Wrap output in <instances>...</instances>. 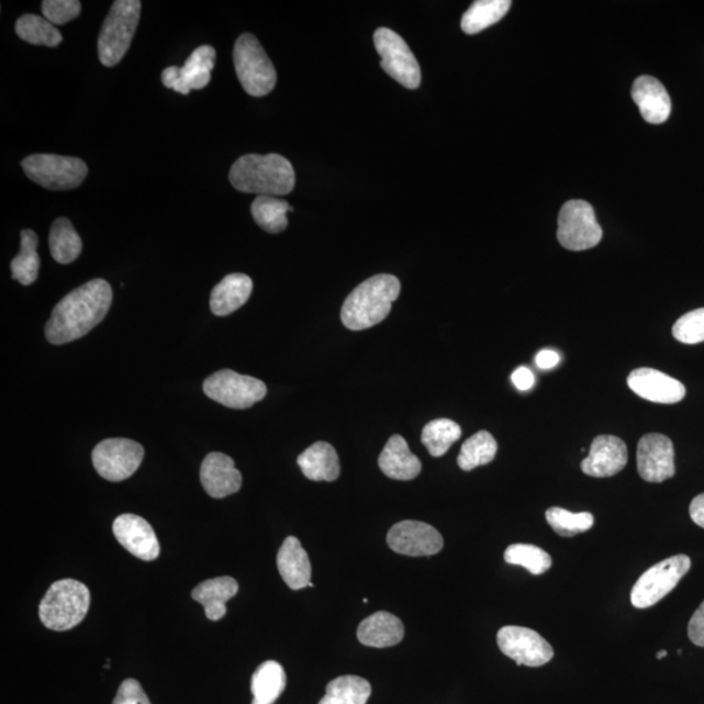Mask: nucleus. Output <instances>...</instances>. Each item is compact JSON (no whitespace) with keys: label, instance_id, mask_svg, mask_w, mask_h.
I'll list each match as a JSON object with an SVG mask.
<instances>
[{"label":"nucleus","instance_id":"1","mask_svg":"<svg viewBox=\"0 0 704 704\" xmlns=\"http://www.w3.org/2000/svg\"><path fill=\"white\" fill-rule=\"evenodd\" d=\"M113 303V290L108 281H89L75 289L55 305L45 329L48 343H74L99 325Z\"/></svg>","mask_w":704,"mask_h":704},{"label":"nucleus","instance_id":"2","mask_svg":"<svg viewBox=\"0 0 704 704\" xmlns=\"http://www.w3.org/2000/svg\"><path fill=\"white\" fill-rule=\"evenodd\" d=\"M228 179L235 190L257 197H284L295 187L294 167L276 153L241 157L232 166Z\"/></svg>","mask_w":704,"mask_h":704},{"label":"nucleus","instance_id":"3","mask_svg":"<svg viewBox=\"0 0 704 704\" xmlns=\"http://www.w3.org/2000/svg\"><path fill=\"white\" fill-rule=\"evenodd\" d=\"M400 292L401 282L392 275L368 278L347 297L340 310V320L347 329L354 332L378 325L388 317Z\"/></svg>","mask_w":704,"mask_h":704},{"label":"nucleus","instance_id":"4","mask_svg":"<svg viewBox=\"0 0 704 704\" xmlns=\"http://www.w3.org/2000/svg\"><path fill=\"white\" fill-rule=\"evenodd\" d=\"M90 606V591L75 580L54 582L40 604V619L47 629L67 632L86 618Z\"/></svg>","mask_w":704,"mask_h":704},{"label":"nucleus","instance_id":"5","mask_svg":"<svg viewBox=\"0 0 704 704\" xmlns=\"http://www.w3.org/2000/svg\"><path fill=\"white\" fill-rule=\"evenodd\" d=\"M142 2L116 0L103 21L99 37V57L104 67H114L128 52L141 21Z\"/></svg>","mask_w":704,"mask_h":704},{"label":"nucleus","instance_id":"6","mask_svg":"<svg viewBox=\"0 0 704 704\" xmlns=\"http://www.w3.org/2000/svg\"><path fill=\"white\" fill-rule=\"evenodd\" d=\"M234 66L243 89L249 96L264 97L275 89L276 68L254 34L244 33L235 42Z\"/></svg>","mask_w":704,"mask_h":704},{"label":"nucleus","instance_id":"7","mask_svg":"<svg viewBox=\"0 0 704 704\" xmlns=\"http://www.w3.org/2000/svg\"><path fill=\"white\" fill-rule=\"evenodd\" d=\"M25 176L46 190L66 191L81 186L88 166L80 158L58 155H32L23 163Z\"/></svg>","mask_w":704,"mask_h":704},{"label":"nucleus","instance_id":"8","mask_svg":"<svg viewBox=\"0 0 704 704\" xmlns=\"http://www.w3.org/2000/svg\"><path fill=\"white\" fill-rule=\"evenodd\" d=\"M690 568H692V560L686 555L672 556L653 565L634 584L632 604L638 610L650 608L658 604L675 589Z\"/></svg>","mask_w":704,"mask_h":704},{"label":"nucleus","instance_id":"9","mask_svg":"<svg viewBox=\"0 0 704 704\" xmlns=\"http://www.w3.org/2000/svg\"><path fill=\"white\" fill-rule=\"evenodd\" d=\"M202 389L209 399L235 410L253 407L268 393L261 380L236 373L232 369H222L209 376Z\"/></svg>","mask_w":704,"mask_h":704},{"label":"nucleus","instance_id":"10","mask_svg":"<svg viewBox=\"0 0 704 704\" xmlns=\"http://www.w3.org/2000/svg\"><path fill=\"white\" fill-rule=\"evenodd\" d=\"M557 238L563 248L585 250L594 248L603 238L594 208L582 200L568 201L561 208Z\"/></svg>","mask_w":704,"mask_h":704},{"label":"nucleus","instance_id":"11","mask_svg":"<svg viewBox=\"0 0 704 704\" xmlns=\"http://www.w3.org/2000/svg\"><path fill=\"white\" fill-rule=\"evenodd\" d=\"M373 41L376 51L381 57L383 71L404 88H420L422 82L421 66L406 42L388 27H380L376 31Z\"/></svg>","mask_w":704,"mask_h":704},{"label":"nucleus","instance_id":"12","mask_svg":"<svg viewBox=\"0 0 704 704\" xmlns=\"http://www.w3.org/2000/svg\"><path fill=\"white\" fill-rule=\"evenodd\" d=\"M143 459V446L130 438H108L92 452L96 471L109 482H123L134 476Z\"/></svg>","mask_w":704,"mask_h":704},{"label":"nucleus","instance_id":"13","mask_svg":"<svg viewBox=\"0 0 704 704\" xmlns=\"http://www.w3.org/2000/svg\"><path fill=\"white\" fill-rule=\"evenodd\" d=\"M501 652L518 666L541 667L554 659V648L539 633L524 626H504L498 633Z\"/></svg>","mask_w":704,"mask_h":704},{"label":"nucleus","instance_id":"14","mask_svg":"<svg viewBox=\"0 0 704 704\" xmlns=\"http://www.w3.org/2000/svg\"><path fill=\"white\" fill-rule=\"evenodd\" d=\"M388 546L395 554L410 557L434 556L444 547V539L435 527L420 521H402L389 529Z\"/></svg>","mask_w":704,"mask_h":704},{"label":"nucleus","instance_id":"15","mask_svg":"<svg viewBox=\"0 0 704 704\" xmlns=\"http://www.w3.org/2000/svg\"><path fill=\"white\" fill-rule=\"evenodd\" d=\"M637 465L640 478L648 483H663L674 477V448L671 438L660 434L640 438Z\"/></svg>","mask_w":704,"mask_h":704},{"label":"nucleus","instance_id":"16","mask_svg":"<svg viewBox=\"0 0 704 704\" xmlns=\"http://www.w3.org/2000/svg\"><path fill=\"white\" fill-rule=\"evenodd\" d=\"M215 51L212 46H200L194 51L185 66L167 67L163 72V82L166 88L176 90L180 94H188L192 89L205 88L211 81V72L215 65Z\"/></svg>","mask_w":704,"mask_h":704},{"label":"nucleus","instance_id":"17","mask_svg":"<svg viewBox=\"0 0 704 704\" xmlns=\"http://www.w3.org/2000/svg\"><path fill=\"white\" fill-rule=\"evenodd\" d=\"M113 533L121 546L143 561H155L161 547L155 529L135 514H122L114 521Z\"/></svg>","mask_w":704,"mask_h":704},{"label":"nucleus","instance_id":"18","mask_svg":"<svg viewBox=\"0 0 704 704\" xmlns=\"http://www.w3.org/2000/svg\"><path fill=\"white\" fill-rule=\"evenodd\" d=\"M627 385L640 399L653 403H679L686 395V389L679 380L652 368L634 369L627 378Z\"/></svg>","mask_w":704,"mask_h":704},{"label":"nucleus","instance_id":"19","mask_svg":"<svg viewBox=\"0 0 704 704\" xmlns=\"http://www.w3.org/2000/svg\"><path fill=\"white\" fill-rule=\"evenodd\" d=\"M626 463L627 448L622 438L602 435L592 442L589 457L583 459L581 469L589 477L611 478L623 471Z\"/></svg>","mask_w":704,"mask_h":704},{"label":"nucleus","instance_id":"20","mask_svg":"<svg viewBox=\"0 0 704 704\" xmlns=\"http://www.w3.org/2000/svg\"><path fill=\"white\" fill-rule=\"evenodd\" d=\"M202 487L209 496L225 499L241 490L242 473L235 467L233 458L223 452H211L202 461L200 470Z\"/></svg>","mask_w":704,"mask_h":704},{"label":"nucleus","instance_id":"21","mask_svg":"<svg viewBox=\"0 0 704 704\" xmlns=\"http://www.w3.org/2000/svg\"><path fill=\"white\" fill-rule=\"evenodd\" d=\"M632 96L646 122L661 124L671 115V97L663 83L652 76H640L634 81Z\"/></svg>","mask_w":704,"mask_h":704},{"label":"nucleus","instance_id":"22","mask_svg":"<svg viewBox=\"0 0 704 704\" xmlns=\"http://www.w3.org/2000/svg\"><path fill=\"white\" fill-rule=\"evenodd\" d=\"M277 568L282 580L291 590L315 588L311 583L312 568L309 555H306L302 543L294 536L284 539L277 555Z\"/></svg>","mask_w":704,"mask_h":704},{"label":"nucleus","instance_id":"23","mask_svg":"<svg viewBox=\"0 0 704 704\" xmlns=\"http://www.w3.org/2000/svg\"><path fill=\"white\" fill-rule=\"evenodd\" d=\"M380 470L390 479L413 480L422 472L421 459L410 451L407 442L400 435L389 438L379 458Z\"/></svg>","mask_w":704,"mask_h":704},{"label":"nucleus","instance_id":"24","mask_svg":"<svg viewBox=\"0 0 704 704\" xmlns=\"http://www.w3.org/2000/svg\"><path fill=\"white\" fill-rule=\"evenodd\" d=\"M403 637V623L389 612H376L358 627L359 642L368 647H392L399 645Z\"/></svg>","mask_w":704,"mask_h":704},{"label":"nucleus","instance_id":"25","mask_svg":"<svg viewBox=\"0 0 704 704\" xmlns=\"http://www.w3.org/2000/svg\"><path fill=\"white\" fill-rule=\"evenodd\" d=\"M253 280L246 275H228L214 286L211 295V310L215 316H228L248 302L253 294Z\"/></svg>","mask_w":704,"mask_h":704},{"label":"nucleus","instance_id":"26","mask_svg":"<svg viewBox=\"0 0 704 704\" xmlns=\"http://www.w3.org/2000/svg\"><path fill=\"white\" fill-rule=\"evenodd\" d=\"M239 584L232 577H219L213 580L201 582L192 591L193 601L199 602L205 608V615L212 622L226 615V603L238 594Z\"/></svg>","mask_w":704,"mask_h":704},{"label":"nucleus","instance_id":"27","mask_svg":"<svg viewBox=\"0 0 704 704\" xmlns=\"http://www.w3.org/2000/svg\"><path fill=\"white\" fill-rule=\"evenodd\" d=\"M298 465L313 482H334L340 473L339 458L331 444L320 442L298 457Z\"/></svg>","mask_w":704,"mask_h":704},{"label":"nucleus","instance_id":"28","mask_svg":"<svg viewBox=\"0 0 704 704\" xmlns=\"http://www.w3.org/2000/svg\"><path fill=\"white\" fill-rule=\"evenodd\" d=\"M288 684L284 669L277 661H265L253 675L250 692L254 694L253 704H273Z\"/></svg>","mask_w":704,"mask_h":704},{"label":"nucleus","instance_id":"29","mask_svg":"<svg viewBox=\"0 0 704 704\" xmlns=\"http://www.w3.org/2000/svg\"><path fill=\"white\" fill-rule=\"evenodd\" d=\"M372 686L358 675H340L326 686V694L319 704H367Z\"/></svg>","mask_w":704,"mask_h":704},{"label":"nucleus","instance_id":"30","mask_svg":"<svg viewBox=\"0 0 704 704\" xmlns=\"http://www.w3.org/2000/svg\"><path fill=\"white\" fill-rule=\"evenodd\" d=\"M48 246L53 259L59 264H71L81 254L82 242L72 222L67 219L55 220L51 230Z\"/></svg>","mask_w":704,"mask_h":704},{"label":"nucleus","instance_id":"31","mask_svg":"<svg viewBox=\"0 0 704 704\" xmlns=\"http://www.w3.org/2000/svg\"><path fill=\"white\" fill-rule=\"evenodd\" d=\"M292 211L288 201L271 197H257L250 206L257 225L269 234H280L288 228V212Z\"/></svg>","mask_w":704,"mask_h":704},{"label":"nucleus","instance_id":"32","mask_svg":"<svg viewBox=\"0 0 704 704\" xmlns=\"http://www.w3.org/2000/svg\"><path fill=\"white\" fill-rule=\"evenodd\" d=\"M512 2L509 0H478L472 3L466 11L461 26L466 34H477L493 24L499 23L507 11L511 10Z\"/></svg>","mask_w":704,"mask_h":704},{"label":"nucleus","instance_id":"33","mask_svg":"<svg viewBox=\"0 0 704 704\" xmlns=\"http://www.w3.org/2000/svg\"><path fill=\"white\" fill-rule=\"evenodd\" d=\"M21 248L19 255L11 262L13 280L21 284L30 286L36 282L40 270V256L37 254L38 236L33 230L25 228L20 234Z\"/></svg>","mask_w":704,"mask_h":704},{"label":"nucleus","instance_id":"34","mask_svg":"<svg viewBox=\"0 0 704 704\" xmlns=\"http://www.w3.org/2000/svg\"><path fill=\"white\" fill-rule=\"evenodd\" d=\"M498 443L487 431H480L462 445L458 456V466L463 471H471L479 466L491 463L498 455Z\"/></svg>","mask_w":704,"mask_h":704},{"label":"nucleus","instance_id":"35","mask_svg":"<svg viewBox=\"0 0 704 704\" xmlns=\"http://www.w3.org/2000/svg\"><path fill=\"white\" fill-rule=\"evenodd\" d=\"M18 36L31 45L57 47L62 44V33L45 18L24 15L16 21Z\"/></svg>","mask_w":704,"mask_h":704},{"label":"nucleus","instance_id":"36","mask_svg":"<svg viewBox=\"0 0 704 704\" xmlns=\"http://www.w3.org/2000/svg\"><path fill=\"white\" fill-rule=\"evenodd\" d=\"M462 429L450 420L429 422L422 432V443L432 457H443L461 438Z\"/></svg>","mask_w":704,"mask_h":704},{"label":"nucleus","instance_id":"37","mask_svg":"<svg viewBox=\"0 0 704 704\" xmlns=\"http://www.w3.org/2000/svg\"><path fill=\"white\" fill-rule=\"evenodd\" d=\"M504 559L507 563L527 569L534 576L544 574L552 567V557L533 544H513L506 548Z\"/></svg>","mask_w":704,"mask_h":704},{"label":"nucleus","instance_id":"38","mask_svg":"<svg viewBox=\"0 0 704 704\" xmlns=\"http://www.w3.org/2000/svg\"><path fill=\"white\" fill-rule=\"evenodd\" d=\"M548 525L563 538H573L594 526V515L588 512L571 513L562 507H549L546 513Z\"/></svg>","mask_w":704,"mask_h":704},{"label":"nucleus","instance_id":"39","mask_svg":"<svg viewBox=\"0 0 704 704\" xmlns=\"http://www.w3.org/2000/svg\"><path fill=\"white\" fill-rule=\"evenodd\" d=\"M672 333L681 344L704 343V309L694 310L680 317L673 325Z\"/></svg>","mask_w":704,"mask_h":704},{"label":"nucleus","instance_id":"40","mask_svg":"<svg viewBox=\"0 0 704 704\" xmlns=\"http://www.w3.org/2000/svg\"><path fill=\"white\" fill-rule=\"evenodd\" d=\"M81 3L78 0H45L42 2V13L53 25H65L78 19Z\"/></svg>","mask_w":704,"mask_h":704},{"label":"nucleus","instance_id":"41","mask_svg":"<svg viewBox=\"0 0 704 704\" xmlns=\"http://www.w3.org/2000/svg\"><path fill=\"white\" fill-rule=\"evenodd\" d=\"M113 704H152V702L145 694L141 682L127 679L118 689Z\"/></svg>","mask_w":704,"mask_h":704},{"label":"nucleus","instance_id":"42","mask_svg":"<svg viewBox=\"0 0 704 704\" xmlns=\"http://www.w3.org/2000/svg\"><path fill=\"white\" fill-rule=\"evenodd\" d=\"M688 633L690 640L695 646L704 647V602L690 619Z\"/></svg>","mask_w":704,"mask_h":704},{"label":"nucleus","instance_id":"43","mask_svg":"<svg viewBox=\"0 0 704 704\" xmlns=\"http://www.w3.org/2000/svg\"><path fill=\"white\" fill-rule=\"evenodd\" d=\"M512 381L515 388L522 390V392H526V390H529L534 387L535 378L533 372L529 371L528 368L519 367L513 372Z\"/></svg>","mask_w":704,"mask_h":704},{"label":"nucleus","instance_id":"44","mask_svg":"<svg viewBox=\"0 0 704 704\" xmlns=\"http://www.w3.org/2000/svg\"><path fill=\"white\" fill-rule=\"evenodd\" d=\"M690 517H692L695 525L704 528V493L696 496L692 504H690Z\"/></svg>","mask_w":704,"mask_h":704},{"label":"nucleus","instance_id":"45","mask_svg":"<svg viewBox=\"0 0 704 704\" xmlns=\"http://www.w3.org/2000/svg\"><path fill=\"white\" fill-rule=\"evenodd\" d=\"M536 366L541 369H550L559 365L560 355L552 350H541L535 358Z\"/></svg>","mask_w":704,"mask_h":704},{"label":"nucleus","instance_id":"46","mask_svg":"<svg viewBox=\"0 0 704 704\" xmlns=\"http://www.w3.org/2000/svg\"><path fill=\"white\" fill-rule=\"evenodd\" d=\"M666 657H668V652H667L666 650L660 651V652H658V655H657V659H658V660L664 659Z\"/></svg>","mask_w":704,"mask_h":704}]
</instances>
